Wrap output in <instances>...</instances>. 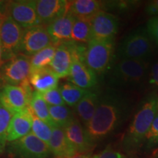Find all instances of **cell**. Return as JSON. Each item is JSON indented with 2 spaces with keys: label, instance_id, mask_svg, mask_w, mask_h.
Listing matches in <instances>:
<instances>
[{
  "label": "cell",
  "instance_id": "cell-1",
  "mask_svg": "<svg viewBox=\"0 0 158 158\" xmlns=\"http://www.w3.org/2000/svg\"><path fill=\"white\" fill-rule=\"evenodd\" d=\"M131 103L122 92L109 89L100 96L92 119L84 125L88 137L95 144L106 139L118 129L129 116Z\"/></svg>",
  "mask_w": 158,
  "mask_h": 158
},
{
  "label": "cell",
  "instance_id": "cell-2",
  "mask_svg": "<svg viewBox=\"0 0 158 158\" xmlns=\"http://www.w3.org/2000/svg\"><path fill=\"white\" fill-rule=\"evenodd\" d=\"M158 114V94L152 93L144 99L134 115L122 141L125 152H135L142 145L154 118Z\"/></svg>",
  "mask_w": 158,
  "mask_h": 158
},
{
  "label": "cell",
  "instance_id": "cell-3",
  "mask_svg": "<svg viewBox=\"0 0 158 158\" xmlns=\"http://www.w3.org/2000/svg\"><path fill=\"white\" fill-rule=\"evenodd\" d=\"M149 62L133 59H119L110 68L107 81L111 89L135 87L148 76Z\"/></svg>",
  "mask_w": 158,
  "mask_h": 158
},
{
  "label": "cell",
  "instance_id": "cell-4",
  "mask_svg": "<svg viewBox=\"0 0 158 158\" xmlns=\"http://www.w3.org/2000/svg\"><path fill=\"white\" fill-rule=\"evenodd\" d=\"M154 52L153 41L146 27H139L127 35L118 45L116 56L119 59L149 62Z\"/></svg>",
  "mask_w": 158,
  "mask_h": 158
},
{
  "label": "cell",
  "instance_id": "cell-5",
  "mask_svg": "<svg viewBox=\"0 0 158 158\" xmlns=\"http://www.w3.org/2000/svg\"><path fill=\"white\" fill-rule=\"evenodd\" d=\"M114 47V38L92 39L84 48L81 59L97 76H101L110 68Z\"/></svg>",
  "mask_w": 158,
  "mask_h": 158
},
{
  "label": "cell",
  "instance_id": "cell-6",
  "mask_svg": "<svg viewBox=\"0 0 158 158\" xmlns=\"http://www.w3.org/2000/svg\"><path fill=\"white\" fill-rule=\"evenodd\" d=\"M5 151L17 158H48L51 155L48 144L31 133L7 143Z\"/></svg>",
  "mask_w": 158,
  "mask_h": 158
},
{
  "label": "cell",
  "instance_id": "cell-7",
  "mask_svg": "<svg viewBox=\"0 0 158 158\" xmlns=\"http://www.w3.org/2000/svg\"><path fill=\"white\" fill-rule=\"evenodd\" d=\"M23 31V29L10 17L0 18V42L4 62L19 54Z\"/></svg>",
  "mask_w": 158,
  "mask_h": 158
},
{
  "label": "cell",
  "instance_id": "cell-8",
  "mask_svg": "<svg viewBox=\"0 0 158 158\" xmlns=\"http://www.w3.org/2000/svg\"><path fill=\"white\" fill-rule=\"evenodd\" d=\"M31 73L30 57L19 54L0 68V76L5 85L19 86L29 79Z\"/></svg>",
  "mask_w": 158,
  "mask_h": 158
},
{
  "label": "cell",
  "instance_id": "cell-9",
  "mask_svg": "<svg viewBox=\"0 0 158 158\" xmlns=\"http://www.w3.org/2000/svg\"><path fill=\"white\" fill-rule=\"evenodd\" d=\"M6 15L23 29L40 25L36 11V1L19 0L8 2Z\"/></svg>",
  "mask_w": 158,
  "mask_h": 158
},
{
  "label": "cell",
  "instance_id": "cell-10",
  "mask_svg": "<svg viewBox=\"0 0 158 158\" xmlns=\"http://www.w3.org/2000/svg\"><path fill=\"white\" fill-rule=\"evenodd\" d=\"M53 45L46 27L39 25L23 29L19 54L30 57L38 51Z\"/></svg>",
  "mask_w": 158,
  "mask_h": 158
},
{
  "label": "cell",
  "instance_id": "cell-11",
  "mask_svg": "<svg viewBox=\"0 0 158 158\" xmlns=\"http://www.w3.org/2000/svg\"><path fill=\"white\" fill-rule=\"evenodd\" d=\"M78 43L70 41L57 45L54 56L50 68L59 78L68 77L76 53L82 52L84 47L77 45Z\"/></svg>",
  "mask_w": 158,
  "mask_h": 158
},
{
  "label": "cell",
  "instance_id": "cell-12",
  "mask_svg": "<svg viewBox=\"0 0 158 158\" xmlns=\"http://www.w3.org/2000/svg\"><path fill=\"white\" fill-rule=\"evenodd\" d=\"M30 100L21 86L4 85L0 89V104L13 115L28 109Z\"/></svg>",
  "mask_w": 158,
  "mask_h": 158
},
{
  "label": "cell",
  "instance_id": "cell-13",
  "mask_svg": "<svg viewBox=\"0 0 158 158\" xmlns=\"http://www.w3.org/2000/svg\"><path fill=\"white\" fill-rule=\"evenodd\" d=\"M82 52L76 53L68 75L69 82L83 89L91 91L98 84V76L82 62Z\"/></svg>",
  "mask_w": 158,
  "mask_h": 158
},
{
  "label": "cell",
  "instance_id": "cell-14",
  "mask_svg": "<svg viewBox=\"0 0 158 158\" xmlns=\"http://www.w3.org/2000/svg\"><path fill=\"white\" fill-rule=\"evenodd\" d=\"M92 39L114 38L118 29V20L115 15L100 10L91 19Z\"/></svg>",
  "mask_w": 158,
  "mask_h": 158
},
{
  "label": "cell",
  "instance_id": "cell-15",
  "mask_svg": "<svg viewBox=\"0 0 158 158\" xmlns=\"http://www.w3.org/2000/svg\"><path fill=\"white\" fill-rule=\"evenodd\" d=\"M68 5L65 0H37L36 11L40 25L48 26L66 14Z\"/></svg>",
  "mask_w": 158,
  "mask_h": 158
},
{
  "label": "cell",
  "instance_id": "cell-16",
  "mask_svg": "<svg viewBox=\"0 0 158 158\" xmlns=\"http://www.w3.org/2000/svg\"><path fill=\"white\" fill-rule=\"evenodd\" d=\"M63 129L77 154H89L93 149L94 144L88 137L84 126L78 118H75Z\"/></svg>",
  "mask_w": 158,
  "mask_h": 158
},
{
  "label": "cell",
  "instance_id": "cell-17",
  "mask_svg": "<svg viewBox=\"0 0 158 158\" xmlns=\"http://www.w3.org/2000/svg\"><path fill=\"white\" fill-rule=\"evenodd\" d=\"M75 19L76 18L68 12L63 16L46 26L53 45L57 46L62 43L72 41L71 34Z\"/></svg>",
  "mask_w": 158,
  "mask_h": 158
},
{
  "label": "cell",
  "instance_id": "cell-18",
  "mask_svg": "<svg viewBox=\"0 0 158 158\" xmlns=\"http://www.w3.org/2000/svg\"><path fill=\"white\" fill-rule=\"evenodd\" d=\"M32 116L30 108L13 115L7 131V142L14 141L31 133Z\"/></svg>",
  "mask_w": 158,
  "mask_h": 158
},
{
  "label": "cell",
  "instance_id": "cell-19",
  "mask_svg": "<svg viewBox=\"0 0 158 158\" xmlns=\"http://www.w3.org/2000/svg\"><path fill=\"white\" fill-rule=\"evenodd\" d=\"M48 147L55 158H72L77 155L76 149L65 135L64 129L61 127H52Z\"/></svg>",
  "mask_w": 158,
  "mask_h": 158
},
{
  "label": "cell",
  "instance_id": "cell-20",
  "mask_svg": "<svg viewBox=\"0 0 158 158\" xmlns=\"http://www.w3.org/2000/svg\"><path fill=\"white\" fill-rule=\"evenodd\" d=\"M29 80L31 86L40 93L58 87V76L49 67L31 72Z\"/></svg>",
  "mask_w": 158,
  "mask_h": 158
},
{
  "label": "cell",
  "instance_id": "cell-21",
  "mask_svg": "<svg viewBox=\"0 0 158 158\" xmlns=\"http://www.w3.org/2000/svg\"><path fill=\"white\" fill-rule=\"evenodd\" d=\"M100 95L93 91L88 92L83 97L81 100L75 106V111L78 117V120L83 125H86L93 117L98 107Z\"/></svg>",
  "mask_w": 158,
  "mask_h": 158
},
{
  "label": "cell",
  "instance_id": "cell-22",
  "mask_svg": "<svg viewBox=\"0 0 158 158\" xmlns=\"http://www.w3.org/2000/svg\"><path fill=\"white\" fill-rule=\"evenodd\" d=\"M102 3L95 0H76L69 2L68 12L76 19H91L101 10Z\"/></svg>",
  "mask_w": 158,
  "mask_h": 158
},
{
  "label": "cell",
  "instance_id": "cell-23",
  "mask_svg": "<svg viewBox=\"0 0 158 158\" xmlns=\"http://www.w3.org/2000/svg\"><path fill=\"white\" fill-rule=\"evenodd\" d=\"M29 108L31 113L40 119L46 122L51 127H54L51 120L50 114H49V106L45 102L44 99L40 92L34 91L31 96L30 102H29Z\"/></svg>",
  "mask_w": 158,
  "mask_h": 158
},
{
  "label": "cell",
  "instance_id": "cell-24",
  "mask_svg": "<svg viewBox=\"0 0 158 158\" xmlns=\"http://www.w3.org/2000/svg\"><path fill=\"white\" fill-rule=\"evenodd\" d=\"M71 39L73 42L78 44L88 43L91 40H92L90 21L81 19H75Z\"/></svg>",
  "mask_w": 158,
  "mask_h": 158
},
{
  "label": "cell",
  "instance_id": "cell-25",
  "mask_svg": "<svg viewBox=\"0 0 158 158\" xmlns=\"http://www.w3.org/2000/svg\"><path fill=\"white\" fill-rule=\"evenodd\" d=\"M59 89L65 105H68L70 107H75L88 92V90L78 87L70 82L62 84L59 87Z\"/></svg>",
  "mask_w": 158,
  "mask_h": 158
},
{
  "label": "cell",
  "instance_id": "cell-26",
  "mask_svg": "<svg viewBox=\"0 0 158 158\" xmlns=\"http://www.w3.org/2000/svg\"><path fill=\"white\" fill-rule=\"evenodd\" d=\"M49 114L54 127L64 128L75 118L73 111L66 105L49 106Z\"/></svg>",
  "mask_w": 158,
  "mask_h": 158
},
{
  "label": "cell",
  "instance_id": "cell-27",
  "mask_svg": "<svg viewBox=\"0 0 158 158\" xmlns=\"http://www.w3.org/2000/svg\"><path fill=\"white\" fill-rule=\"evenodd\" d=\"M56 46L51 45L30 56L31 73L50 66L54 56Z\"/></svg>",
  "mask_w": 158,
  "mask_h": 158
},
{
  "label": "cell",
  "instance_id": "cell-28",
  "mask_svg": "<svg viewBox=\"0 0 158 158\" xmlns=\"http://www.w3.org/2000/svg\"><path fill=\"white\" fill-rule=\"evenodd\" d=\"M31 116H32V124H31V133L48 145L52 135L53 127H51L46 122H43V120L40 119L32 113Z\"/></svg>",
  "mask_w": 158,
  "mask_h": 158
},
{
  "label": "cell",
  "instance_id": "cell-29",
  "mask_svg": "<svg viewBox=\"0 0 158 158\" xmlns=\"http://www.w3.org/2000/svg\"><path fill=\"white\" fill-rule=\"evenodd\" d=\"M12 114L0 104V154L5 151L7 145V131L10 122Z\"/></svg>",
  "mask_w": 158,
  "mask_h": 158
},
{
  "label": "cell",
  "instance_id": "cell-30",
  "mask_svg": "<svg viewBox=\"0 0 158 158\" xmlns=\"http://www.w3.org/2000/svg\"><path fill=\"white\" fill-rule=\"evenodd\" d=\"M143 145L147 150L152 149L158 146V114L150 126L145 137Z\"/></svg>",
  "mask_w": 158,
  "mask_h": 158
},
{
  "label": "cell",
  "instance_id": "cell-31",
  "mask_svg": "<svg viewBox=\"0 0 158 158\" xmlns=\"http://www.w3.org/2000/svg\"><path fill=\"white\" fill-rule=\"evenodd\" d=\"M43 98L49 106H64L65 103L61 95L59 87L54 88L47 92L40 93Z\"/></svg>",
  "mask_w": 158,
  "mask_h": 158
},
{
  "label": "cell",
  "instance_id": "cell-32",
  "mask_svg": "<svg viewBox=\"0 0 158 158\" xmlns=\"http://www.w3.org/2000/svg\"><path fill=\"white\" fill-rule=\"evenodd\" d=\"M90 158H127V157L121 152L108 147L100 152L91 156Z\"/></svg>",
  "mask_w": 158,
  "mask_h": 158
},
{
  "label": "cell",
  "instance_id": "cell-33",
  "mask_svg": "<svg viewBox=\"0 0 158 158\" xmlns=\"http://www.w3.org/2000/svg\"><path fill=\"white\" fill-rule=\"evenodd\" d=\"M146 29L152 40L158 46V16L151 18L148 21Z\"/></svg>",
  "mask_w": 158,
  "mask_h": 158
},
{
  "label": "cell",
  "instance_id": "cell-34",
  "mask_svg": "<svg viewBox=\"0 0 158 158\" xmlns=\"http://www.w3.org/2000/svg\"><path fill=\"white\" fill-rule=\"evenodd\" d=\"M149 83L153 88L158 89V62L151 67L149 73Z\"/></svg>",
  "mask_w": 158,
  "mask_h": 158
},
{
  "label": "cell",
  "instance_id": "cell-35",
  "mask_svg": "<svg viewBox=\"0 0 158 158\" xmlns=\"http://www.w3.org/2000/svg\"><path fill=\"white\" fill-rule=\"evenodd\" d=\"M144 11L147 15L152 18L158 16V0H154L148 2Z\"/></svg>",
  "mask_w": 158,
  "mask_h": 158
},
{
  "label": "cell",
  "instance_id": "cell-36",
  "mask_svg": "<svg viewBox=\"0 0 158 158\" xmlns=\"http://www.w3.org/2000/svg\"><path fill=\"white\" fill-rule=\"evenodd\" d=\"M7 2H8L0 1V18L6 15Z\"/></svg>",
  "mask_w": 158,
  "mask_h": 158
},
{
  "label": "cell",
  "instance_id": "cell-37",
  "mask_svg": "<svg viewBox=\"0 0 158 158\" xmlns=\"http://www.w3.org/2000/svg\"><path fill=\"white\" fill-rule=\"evenodd\" d=\"M91 155L89 154H77L72 158H90Z\"/></svg>",
  "mask_w": 158,
  "mask_h": 158
},
{
  "label": "cell",
  "instance_id": "cell-38",
  "mask_svg": "<svg viewBox=\"0 0 158 158\" xmlns=\"http://www.w3.org/2000/svg\"><path fill=\"white\" fill-rule=\"evenodd\" d=\"M4 61L2 59V45L1 42H0V68L2 67V65L4 64Z\"/></svg>",
  "mask_w": 158,
  "mask_h": 158
},
{
  "label": "cell",
  "instance_id": "cell-39",
  "mask_svg": "<svg viewBox=\"0 0 158 158\" xmlns=\"http://www.w3.org/2000/svg\"><path fill=\"white\" fill-rule=\"evenodd\" d=\"M4 82H3V81H2V78H1V76H0V89H1L2 87V86H4Z\"/></svg>",
  "mask_w": 158,
  "mask_h": 158
}]
</instances>
